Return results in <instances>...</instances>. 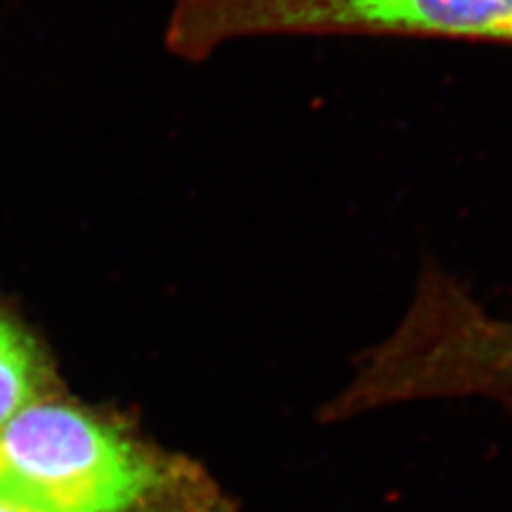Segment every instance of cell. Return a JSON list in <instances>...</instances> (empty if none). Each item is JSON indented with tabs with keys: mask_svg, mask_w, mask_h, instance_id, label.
I'll return each instance as SVG.
<instances>
[{
	"mask_svg": "<svg viewBox=\"0 0 512 512\" xmlns=\"http://www.w3.org/2000/svg\"><path fill=\"white\" fill-rule=\"evenodd\" d=\"M0 498L37 512H237L199 461L64 393L0 427Z\"/></svg>",
	"mask_w": 512,
	"mask_h": 512,
	"instance_id": "obj_1",
	"label": "cell"
},
{
	"mask_svg": "<svg viewBox=\"0 0 512 512\" xmlns=\"http://www.w3.org/2000/svg\"><path fill=\"white\" fill-rule=\"evenodd\" d=\"M355 365L318 410L323 425L421 399L487 397L512 410V320L489 316L431 254L397 329Z\"/></svg>",
	"mask_w": 512,
	"mask_h": 512,
	"instance_id": "obj_2",
	"label": "cell"
},
{
	"mask_svg": "<svg viewBox=\"0 0 512 512\" xmlns=\"http://www.w3.org/2000/svg\"><path fill=\"white\" fill-rule=\"evenodd\" d=\"M333 35L512 45V0H175L165 43L203 62L237 39Z\"/></svg>",
	"mask_w": 512,
	"mask_h": 512,
	"instance_id": "obj_3",
	"label": "cell"
},
{
	"mask_svg": "<svg viewBox=\"0 0 512 512\" xmlns=\"http://www.w3.org/2000/svg\"><path fill=\"white\" fill-rule=\"evenodd\" d=\"M62 393L50 350L0 301V427L28 406Z\"/></svg>",
	"mask_w": 512,
	"mask_h": 512,
	"instance_id": "obj_4",
	"label": "cell"
},
{
	"mask_svg": "<svg viewBox=\"0 0 512 512\" xmlns=\"http://www.w3.org/2000/svg\"><path fill=\"white\" fill-rule=\"evenodd\" d=\"M0 512H37V510H30V508H24L20 504H13L5 498H0Z\"/></svg>",
	"mask_w": 512,
	"mask_h": 512,
	"instance_id": "obj_5",
	"label": "cell"
}]
</instances>
